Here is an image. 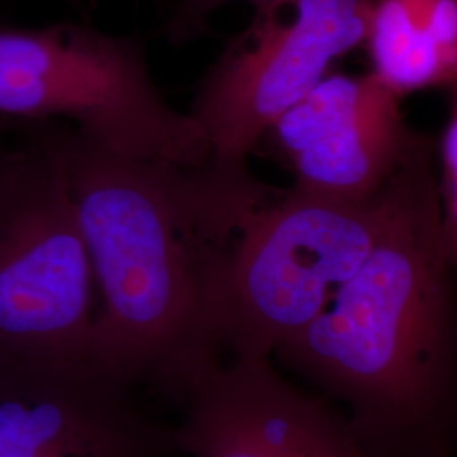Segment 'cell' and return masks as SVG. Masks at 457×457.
Instances as JSON below:
<instances>
[{"label": "cell", "instance_id": "6da1fadb", "mask_svg": "<svg viewBox=\"0 0 457 457\" xmlns=\"http://www.w3.org/2000/svg\"><path fill=\"white\" fill-rule=\"evenodd\" d=\"M65 171L96 283L100 366L175 403L226 358L228 258L277 188L249 168L115 154L63 120H36Z\"/></svg>", "mask_w": 457, "mask_h": 457}, {"label": "cell", "instance_id": "7a4b0ae2", "mask_svg": "<svg viewBox=\"0 0 457 457\" xmlns=\"http://www.w3.org/2000/svg\"><path fill=\"white\" fill-rule=\"evenodd\" d=\"M271 360L343 410L370 457H457V278L430 141L386 188L370 256Z\"/></svg>", "mask_w": 457, "mask_h": 457}, {"label": "cell", "instance_id": "3957f363", "mask_svg": "<svg viewBox=\"0 0 457 457\" xmlns=\"http://www.w3.org/2000/svg\"><path fill=\"white\" fill-rule=\"evenodd\" d=\"M0 115L63 120L128 158L202 166L209 141L153 82L145 43L58 22L0 29Z\"/></svg>", "mask_w": 457, "mask_h": 457}, {"label": "cell", "instance_id": "277c9868", "mask_svg": "<svg viewBox=\"0 0 457 457\" xmlns=\"http://www.w3.org/2000/svg\"><path fill=\"white\" fill-rule=\"evenodd\" d=\"M388 183L362 198L278 190L245 220L222 290L226 358H273L326 311L375 247Z\"/></svg>", "mask_w": 457, "mask_h": 457}, {"label": "cell", "instance_id": "5b68a950", "mask_svg": "<svg viewBox=\"0 0 457 457\" xmlns=\"http://www.w3.org/2000/svg\"><path fill=\"white\" fill-rule=\"evenodd\" d=\"M5 120L14 141L0 160V360L94 358L96 275L63 166L36 120Z\"/></svg>", "mask_w": 457, "mask_h": 457}, {"label": "cell", "instance_id": "8992f818", "mask_svg": "<svg viewBox=\"0 0 457 457\" xmlns=\"http://www.w3.org/2000/svg\"><path fill=\"white\" fill-rule=\"evenodd\" d=\"M375 0H287L254 14L196 87L188 115L220 170L247 156L281 115L322 82L332 63L366 43Z\"/></svg>", "mask_w": 457, "mask_h": 457}, {"label": "cell", "instance_id": "52a82bcc", "mask_svg": "<svg viewBox=\"0 0 457 457\" xmlns=\"http://www.w3.org/2000/svg\"><path fill=\"white\" fill-rule=\"evenodd\" d=\"M143 388L92 358L0 360V457H177Z\"/></svg>", "mask_w": 457, "mask_h": 457}, {"label": "cell", "instance_id": "ba28073f", "mask_svg": "<svg viewBox=\"0 0 457 457\" xmlns=\"http://www.w3.org/2000/svg\"><path fill=\"white\" fill-rule=\"evenodd\" d=\"M177 405L183 457H370L343 410L271 358H224Z\"/></svg>", "mask_w": 457, "mask_h": 457}, {"label": "cell", "instance_id": "9c48e42d", "mask_svg": "<svg viewBox=\"0 0 457 457\" xmlns=\"http://www.w3.org/2000/svg\"><path fill=\"white\" fill-rule=\"evenodd\" d=\"M400 100L373 73L327 75L264 137L294 171L295 188L375 195L427 141L407 126Z\"/></svg>", "mask_w": 457, "mask_h": 457}, {"label": "cell", "instance_id": "30bf717a", "mask_svg": "<svg viewBox=\"0 0 457 457\" xmlns=\"http://www.w3.org/2000/svg\"><path fill=\"white\" fill-rule=\"evenodd\" d=\"M373 75L403 97L457 82V0H375L366 43Z\"/></svg>", "mask_w": 457, "mask_h": 457}, {"label": "cell", "instance_id": "8fae6325", "mask_svg": "<svg viewBox=\"0 0 457 457\" xmlns=\"http://www.w3.org/2000/svg\"><path fill=\"white\" fill-rule=\"evenodd\" d=\"M453 107L439 145L441 239L445 260L457 278V82L451 87Z\"/></svg>", "mask_w": 457, "mask_h": 457}, {"label": "cell", "instance_id": "7c38bea8", "mask_svg": "<svg viewBox=\"0 0 457 457\" xmlns=\"http://www.w3.org/2000/svg\"><path fill=\"white\" fill-rule=\"evenodd\" d=\"M230 0H177L163 24L166 41L173 46H185L207 31L211 17ZM254 7V14L277 9L287 0H245Z\"/></svg>", "mask_w": 457, "mask_h": 457}, {"label": "cell", "instance_id": "4fadbf2b", "mask_svg": "<svg viewBox=\"0 0 457 457\" xmlns=\"http://www.w3.org/2000/svg\"><path fill=\"white\" fill-rule=\"evenodd\" d=\"M2 153H4V145L0 143V160H2Z\"/></svg>", "mask_w": 457, "mask_h": 457}]
</instances>
